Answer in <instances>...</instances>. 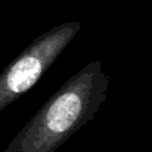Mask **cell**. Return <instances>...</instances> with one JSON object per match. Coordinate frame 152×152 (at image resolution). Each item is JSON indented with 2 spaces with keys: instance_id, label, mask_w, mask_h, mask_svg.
<instances>
[{
  "instance_id": "cell-1",
  "label": "cell",
  "mask_w": 152,
  "mask_h": 152,
  "mask_svg": "<svg viewBox=\"0 0 152 152\" xmlns=\"http://www.w3.org/2000/svg\"><path fill=\"white\" fill-rule=\"evenodd\" d=\"M110 77L100 60L69 77L16 134L4 152H53L92 120L107 97Z\"/></svg>"
},
{
  "instance_id": "cell-2",
  "label": "cell",
  "mask_w": 152,
  "mask_h": 152,
  "mask_svg": "<svg viewBox=\"0 0 152 152\" xmlns=\"http://www.w3.org/2000/svg\"><path fill=\"white\" fill-rule=\"evenodd\" d=\"M79 24H64L36 37L0 74V112L28 92L69 44Z\"/></svg>"
}]
</instances>
